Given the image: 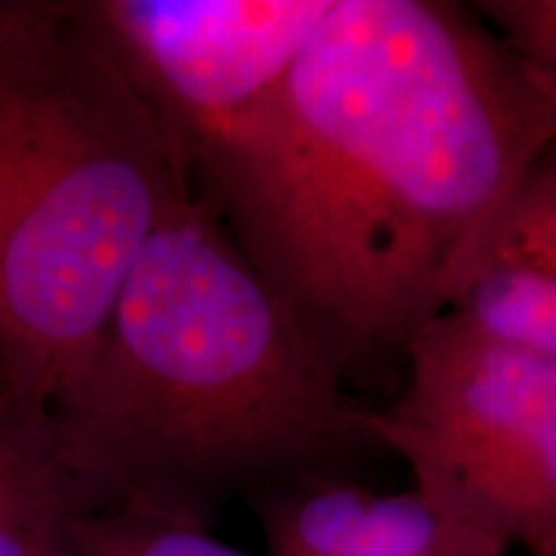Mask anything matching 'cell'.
<instances>
[{"mask_svg": "<svg viewBox=\"0 0 556 556\" xmlns=\"http://www.w3.org/2000/svg\"><path fill=\"white\" fill-rule=\"evenodd\" d=\"M446 312L507 345L556 358V142L484 222Z\"/></svg>", "mask_w": 556, "mask_h": 556, "instance_id": "8992f818", "label": "cell"}, {"mask_svg": "<svg viewBox=\"0 0 556 556\" xmlns=\"http://www.w3.org/2000/svg\"><path fill=\"white\" fill-rule=\"evenodd\" d=\"M471 5L526 62L556 111V0H475Z\"/></svg>", "mask_w": 556, "mask_h": 556, "instance_id": "30bf717a", "label": "cell"}, {"mask_svg": "<svg viewBox=\"0 0 556 556\" xmlns=\"http://www.w3.org/2000/svg\"><path fill=\"white\" fill-rule=\"evenodd\" d=\"M552 142V101L471 3L332 0L186 168L351 387L448 309L484 222Z\"/></svg>", "mask_w": 556, "mask_h": 556, "instance_id": "6da1fadb", "label": "cell"}, {"mask_svg": "<svg viewBox=\"0 0 556 556\" xmlns=\"http://www.w3.org/2000/svg\"><path fill=\"white\" fill-rule=\"evenodd\" d=\"M330 9L332 0H90L184 160L287 75Z\"/></svg>", "mask_w": 556, "mask_h": 556, "instance_id": "5b68a950", "label": "cell"}, {"mask_svg": "<svg viewBox=\"0 0 556 556\" xmlns=\"http://www.w3.org/2000/svg\"><path fill=\"white\" fill-rule=\"evenodd\" d=\"M268 556H510L417 490L374 492L356 479H309L250 500Z\"/></svg>", "mask_w": 556, "mask_h": 556, "instance_id": "52a82bcc", "label": "cell"}, {"mask_svg": "<svg viewBox=\"0 0 556 556\" xmlns=\"http://www.w3.org/2000/svg\"><path fill=\"white\" fill-rule=\"evenodd\" d=\"M405 364V392L377 409V433L413 490L510 548L556 556V358L443 312Z\"/></svg>", "mask_w": 556, "mask_h": 556, "instance_id": "277c9868", "label": "cell"}, {"mask_svg": "<svg viewBox=\"0 0 556 556\" xmlns=\"http://www.w3.org/2000/svg\"><path fill=\"white\" fill-rule=\"evenodd\" d=\"M189 186L90 0L0 3V384L73 392Z\"/></svg>", "mask_w": 556, "mask_h": 556, "instance_id": "3957f363", "label": "cell"}, {"mask_svg": "<svg viewBox=\"0 0 556 556\" xmlns=\"http://www.w3.org/2000/svg\"><path fill=\"white\" fill-rule=\"evenodd\" d=\"M86 513L54 409L0 384V556H75L73 526Z\"/></svg>", "mask_w": 556, "mask_h": 556, "instance_id": "ba28073f", "label": "cell"}, {"mask_svg": "<svg viewBox=\"0 0 556 556\" xmlns=\"http://www.w3.org/2000/svg\"><path fill=\"white\" fill-rule=\"evenodd\" d=\"M75 556H250L225 544L212 528L160 513L109 507L73 526Z\"/></svg>", "mask_w": 556, "mask_h": 556, "instance_id": "9c48e42d", "label": "cell"}, {"mask_svg": "<svg viewBox=\"0 0 556 556\" xmlns=\"http://www.w3.org/2000/svg\"><path fill=\"white\" fill-rule=\"evenodd\" d=\"M54 415L90 513L204 526L229 500L356 479L384 451L377 409L317 356L193 184Z\"/></svg>", "mask_w": 556, "mask_h": 556, "instance_id": "7a4b0ae2", "label": "cell"}]
</instances>
